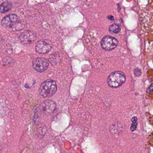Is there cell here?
<instances>
[{"instance_id":"1","label":"cell","mask_w":153,"mask_h":153,"mask_svg":"<svg viewBox=\"0 0 153 153\" xmlns=\"http://www.w3.org/2000/svg\"><path fill=\"white\" fill-rule=\"evenodd\" d=\"M57 90V86L55 82L52 80H48L42 83L39 88L40 95L43 97H50L53 95Z\"/></svg>"},{"instance_id":"2","label":"cell","mask_w":153,"mask_h":153,"mask_svg":"<svg viewBox=\"0 0 153 153\" xmlns=\"http://www.w3.org/2000/svg\"><path fill=\"white\" fill-rule=\"evenodd\" d=\"M126 80V76L123 72L115 71L111 73L108 76V83L111 87L115 88L123 85Z\"/></svg>"},{"instance_id":"3","label":"cell","mask_w":153,"mask_h":153,"mask_svg":"<svg viewBox=\"0 0 153 153\" xmlns=\"http://www.w3.org/2000/svg\"><path fill=\"white\" fill-rule=\"evenodd\" d=\"M18 16L15 14H10L4 17L1 20V25L5 27L13 29V30H19L23 29L22 25H18Z\"/></svg>"},{"instance_id":"4","label":"cell","mask_w":153,"mask_h":153,"mask_svg":"<svg viewBox=\"0 0 153 153\" xmlns=\"http://www.w3.org/2000/svg\"><path fill=\"white\" fill-rule=\"evenodd\" d=\"M101 47L106 51L113 50L117 47L118 41L114 37L110 36H105L101 41Z\"/></svg>"},{"instance_id":"5","label":"cell","mask_w":153,"mask_h":153,"mask_svg":"<svg viewBox=\"0 0 153 153\" xmlns=\"http://www.w3.org/2000/svg\"><path fill=\"white\" fill-rule=\"evenodd\" d=\"M52 47V43L50 41L47 40H41L37 43L35 50L38 53H47L51 51Z\"/></svg>"},{"instance_id":"6","label":"cell","mask_w":153,"mask_h":153,"mask_svg":"<svg viewBox=\"0 0 153 153\" xmlns=\"http://www.w3.org/2000/svg\"><path fill=\"white\" fill-rule=\"evenodd\" d=\"M48 61L45 58L38 57L33 61V68L39 73H42L47 70L48 67Z\"/></svg>"},{"instance_id":"7","label":"cell","mask_w":153,"mask_h":153,"mask_svg":"<svg viewBox=\"0 0 153 153\" xmlns=\"http://www.w3.org/2000/svg\"><path fill=\"white\" fill-rule=\"evenodd\" d=\"M36 35L34 32L30 30L24 31L21 34L20 40L23 44H29L36 40Z\"/></svg>"},{"instance_id":"8","label":"cell","mask_w":153,"mask_h":153,"mask_svg":"<svg viewBox=\"0 0 153 153\" xmlns=\"http://www.w3.org/2000/svg\"><path fill=\"white\" fill-rule=\"evenodd\" d=\"M43 107L44 111L48 113L51 114L56 109V104L53 101L47 100L43 102Z\"/></svg>"},{"instance_id":"9","label":"cell","mask_w":153,"mask_h":153,"mask_svg":"<svg viewBox=\"0 0 153 153\" xmlns=\"http://www.w3.org/2000/svg\"><path fill=\"white\" fill-rule=\"evenodd\" d=\"M12 8V5L10 2L5 1L0 5V13L5 14L10 11Z\"/></svg>"},{"instance_id":"10","label":"cell","mask_w":153,"mask_h":153,"mask_svg":"<svg viewBox=\"0 0 153 153\" xmlns=\"http://www.w3.org/2000/svg\"><path fill=\"white\" fill-rule=\"evenodd\" d=\"M109 30L110 32L113 33H118L121 30V28H120V26L117 24H112L109 27Z\"/></svg>"},{"instance_id":"11","label":"cell","mask_w":153,"mask_h":153,"mask_svg":"<svg viewBox=\"0 0 153 153\" xmlns=\"http://www.w3.org/2000/svg\"><path fill=\"white\" fill-rule=\"evenodd\" d=\"M132 124L131 125L130 129L132 132H134L136 130L137 126V118L134 116L132 119Z\"/></svg>"},{"instance_id":"12","label":"cell","mask_w":153,"mask_h":153,"mask_svg":"<svg viewBox=\"0 0 153 153\" xmlns=\"http://www.w3.org/2000/svg\"><path fill=\"white\" fill-rule=\"evenodd\" d=\"M134 73L135 75L137 76H140L141 74V72L140 69L139 68L135 69L134 71Z\"/></svg>"},{"instance_id":"13","label":"cell","mask_w":153,"mask_h":153,"mask_svg":"<svg viewBox=\"0 0 153 153\" xmlns=\"http://www.w3.org/2000/svg\"><path fill=\"white\" fill-rule=\"evenodd\" d=\"M147 92L149 93H153V84H152L147 89Z\"/></svg>"},{"instance_id":"14","label":"cell","mask_w":153,"mask_h":153,"mask_svg":"<svg viewBox=\"0 0 153 153\" xmlns=\"http://www.w3.org/2000/svg\"><path fill=\"white\" fill-rule=\"evenodd\" d=\"M108 19H109L112 20L114 19V17H113V16H111V15H110V16H108Z\"/></svg>"}]
</instances>
